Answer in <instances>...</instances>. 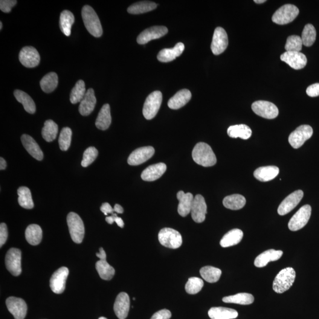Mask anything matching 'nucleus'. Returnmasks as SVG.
<instances>
[{
  "label": "nucleus",
  "instance_id": "obj_46",
  "mask_svg": "<svg viewBox=\"0 0 319 319\" xmlns=\"http://www.w3.org/2000/svg\"><path fill=\"white\" fill-rule=\"evenodd\" d=\"M303 45L310 47L312 46L316 39V29L312 25L307 24L304 27L301 37Z\"/></svg>",
  "mask_w": 319,
  "mask_h": 319
},
{
  "label": "nucleus",
  "instance_id": "obj_31",
  "mask_svg": "<svg viewBox=\"0 0 319 319\" xmlns=\"http://www.w3.org/2000/svg\"><path fill=\"white\" fill-rule=\"evenodd\" d=\"M208 315L211 319H234L239 316L236 310L227 307H213L208 312Z\"/></svg>",
  "mask_w": 319,
  "mask_h": 319
},
{
  "label": "nucleus",
  "instance_id": "obj_44",
  "mask_svg": "<svg viewBox=\"0 0 319 319\" xmlns=\"http://www.w3.org/2000/svg\"><path fill=\"white\" fill-rule=\"evenodd\" d=\"M58 133V126L53 120L45 121L42 131V137L46 141L52 142L56 139Z\"/></svg>",
  "mask_w": 319,
  "mask_h": 319
},
{
  "label": "nucleus",
  "instance_id": "obj_36",
  "mask_svg": "<svg viewBox=\"0 0 319 319\" xmlns=\"http://www.w3.org/2000/svg\"><path fill=\"white\" fill-rule=\"evenodd\" d=\"M75 22V17L73 13L69 10H64L60 14V28L62 33L66 36H69L71 34L72 25Z\"/></svg>",
  "mask_w": 319,
  "mask_h": 319
},
{
  "label": "nucleus",
  "instance_id": "obj_55",
  "mask_svg": "<svg viewBox=\"0 0 319 319\" xmlns=\"http://www.w3.org/2000/svg\"><path fill=\"white\" fill-rule=\"evenodd\" d=\"M101 211H102V213H104L105 215H108V214H114L115 213L114 209H113L111 205H110L108 203H104L101 206Z\"/></svg>",
  "mask_w": 319,
  "mask_h": 319
},
{
  "label": "nucleus",
  "instance_id": "obj_43",
  "mask_svg": "<svg viewBox=\"0 0 319 319\" xmlns=\"http://www.w3.org/2000/svg\"><path fill=\"white\" fill-rule=\"evenodd\" d=\"M96 268L100 276L104 280H111L115 274V269L106 260H100L96 263Z\"/></svg>",
  "mask_w": 319,
  "mask_h": 319
},
{
  "label": "nucleus",
  "instance_id": "obj_29",
  "mask_svg": "<svg viewBox=\"0 0 319 319\" xmlns=\"http://www.w3.org/2000/svg\"><path fill=\"white\" fill-rule=\"evenodd\" d=\"M279 172V169L277 166H264L255 170L254 176L258 181L266 182L271 181L276 178Z\"/></svg>",
  "mask_w": 319,
  "mask_h": 319
},
{
  "label": "nucleus",
  "instance_id": "obj_17",
  "mask_svg": "<svg viewBox=\"0 0 319 319\" xmlns=\"http://www.w3.org/2000/svg\"><path fill=\"white\" fill-rule=\"evenodd\" d=\"M280 59L295 70L304 68L307 63L306 56L301 52H286L281 55Z\"/></svg>",
  "mask_w": 319,
  "mask_h": 319
},
{
  "label": "nucleus",
  "instance_id": "obj_33",
  "mask_svg": "<svg viewBox=\"0 0 319 319\" xmlns=\"http://www.w3.org/2000/svg\"><path fill=\"white\" fill-rule=\"evenodd\" d=\"M14 95L17 101L23 104L26 112L31 114L35 113L36 110V104L30 96L26 94V92L19 89L14 91Z\"/></svg>",
  "mask_w": 319,
  "mask_h": 319
},
{
  "label": "nucleus",
  "instance_id": "obj_10",
  "mask_svg": "<svg viewBox=\"0 0 319 319\" xmlns=\"http://www.w3.org/2000/svg\"><path fill=\"white\" fill-rule=\"evenodd\" d=\"M252 109L255 114L266 119L275 118L279 111L273 103L266 101H258L252 104Z\"/></svg>",
  "mask_w": 319,
  "mask_h": 319
},
{
  "label": "nucleus",
  "instance_id": "obj_37",
  "mask_svg": "<svg viewBox=\"0 0 319 319\" xmlns=\"http://www.w3.org/2000/svg\"><path fill=\"white\" fill-rule=\"evenodd\" d=\"M223 206L226 208L231 210H239L244 207L246 204L245 197L239 194H234L225 197L223 201Z\"/></svg>",
  "mask_w": 319,
  "mask_h": 319
},
{
  "label": "nucleus",
  "instance_id": "obj_50",
  "mask_svg": "<svg viewBox=\"0 0 319 319\" xmlns=\"http://www.w3.org/2000/svg\"><path fill=\"white\" fill-rule=\"evenodd\" d=\"M98 155V152L94 147L88 148L83 153V160L81 165L83 167H86L91 164L95 160Z\"/></svg>",
  "mask_w": 319,
  "mask_h": 319
},
{
  "label": "nucleus",
  "instance_id": "obj_32",
  "mask_svg": "<svg viewBox=\"0 0 319 319\" xmlns=\"http://www.w3.org/2000/svg\"><path fill=\"white\" fill-rule=\"evenodd\" d=\"M243 236V232L239 229H234L228 232L223 237L220 244L223 248L239 244L241 241Z\"/></svg>",
  "mask_w": 319,
  "mask_h": 319
},
{
  "label": "nucleus",
  "instance_id": "obj_45",
  "mask_svg": "<svg viewBox=\"0 0 319 319\" xmlns=\"http://www.w3.org/2000/svg\"><path fill=\"white\" fill-rule=\"evenodd\" d=\"M85 84L82 80H78L72 89L70 101L72 104L80 103L86 94Z\"/></svg>",
  "mask_w": 319,
  "mask_h": 319
},
{
  "label": "nucleus",
  "instance_id": "obj_21",
  "mask_svg": "<svg viewBox=\"0 0 319 319\" xmlns=\"http://www.w3.org/2000/svg\"><path fill=\"white\" fill-rule=\"evenodd\" d=\"M130 307V300L126 292H122L118 295L114 303V310L119 319L127 318Z\"/></svg>",
  "mask_w": 319,
  "mask_h": 319
},
{
  "label": "nucleus",
  "instance_id": "obj_54",
  "mask_svg": "<svg viewBox=\"0 0 319 319\" xmlns=\"http://www.w3.org/2000/svg\"><path fill=\"white\" fill-rule=\"evenodd\" d=\"M307 94L310 97H316L319 96V83H315L310 85L306 89Z\"/></svg>",
  "mask_w": 319,
  "mask_h": 319
},
{
  "label": "nucleus",
  "instance_id": "obj_16",
  "mask_svg": "<svg viewBox=\"0 0 319 319\" xmlns=\"http://www.w3.org/2000/svg\"><path fill=\"white\" fill-rule=\"evenodd\" d=\"M155 150L152 146L138 148L133 152L128 159V163L131 166H138L152 158Z\"/></svg>",
  "mask_w": 319,
  "mask_h": 319
},
{
  "label": "nucleus",
  "instance_id": "obj_23",
  "mask_svg": "<svg viewBox=\"0 0 319 319\" xmlns=\"http://www.w3.org/2000/svg\"><path fill=\"white\" fill-rule=\"evenodd\" d=\"M194 198L195 197L190 193H185L183 191H179L177 194V198L179 201L178 211L180 215L185 217L190 213Z\"/></svg>",
  "mask_w": 319,
  "mask_h": 319
},
{
  "label": "nucleus",
  "instance_id": "obj_48",
  "mask_svg": "<svg viewBox=\"0 0 319 319\" xmlns=\"http://www.w3.org/2000/svg\"><path fill=\"white\" fill-rule=\"evenodd\" d=\"M72 135V132L70 128L65 127L61 130L59 138V144L61 150L67 151L70 147Z\"/></svg>",
  "mask_w": 319,
  "mask_h": 319
},
{
  "label": "nucleus",
  "instance_id": "obj_58",
  "mask_svg": "<svg viewBox=\"0 0 319 319\" xmlns=\"http://www.w3.org/2000/svg\"><path fill=\"white\" fill-rule=\"evenodd\" d=\"M115 222L117 223V224L118 225V227H120V228H123L124 226V223L123 222V219L121 218V217L117 216L115 217Z\"/></svg>",
  "mask_w": 319,
  "mask_h": 319
},
{
  "label": "nucleus",
  "instance_id": "obj_63",
  "mask_svg": "<svg viewBox=\"0 0 319 319\" xmlns=\"http://www.w3.org/2000/svg\"><path fill=\"white\" fill-rule=\"evenodd\" d=\"M98 319H107L106 318H104V317H101V318H99Z\"/></svg>",
  "mask_w": 319,
  "mask_h": 319
},
{
  "label": "nucleus",
  "instance_id": "obj_47",
  "mask_svg": "<svg viewBox=\"0 0 319 319\" xmlns=\"http://www.w3.org/2000/svg\"><path fill=\"white\" fill-rule=\"evenodd\" d=\"M204 283L201 278L198 277H191L188 280L186 284V292L188 294H196L201 292L204 287Z\"/></svg>",
  "mask_w": 319,
  "mask_h": 319
},
{
  "label": "nucleus",
  "instance_id": "obj_49",
  "mask_svg": "<svg viewBox=\"0 0 319 319\" xmlns=\"http://www.w3.org/2000/svg\"><path fill=\"white\" fill-rule=\"evenodd\" d=\"M303 42L301 37L297 35L289 36L287 39L285 49L286 52H300L303 47Z\"/></svg>",
  "mask_w": 319,
  "mask_h": 319
},
{
  "label": "nucleus",
  "instance_id": "obj_3",
  "mask_svg": "<svg viewBox=\"0 0 319 319\" xmlns=\"http://www.w3.org/2000/svg\"><path fill=\"white\" fill-rule=\"evenodd\" d=\"M295 278L294 269L288 267L282 269L275 277L272 289L277 293H283L292 286Z\"/></svg>",
  "mask_w": 319,
  "mask_h": 319
},
{
  "label": "nucleus",
  "instance_id": "obj_51",
  "mask_svg": "<svg viewBox=\"0 0 319 319\" xmlns=\"http://www.w3.org/2000/svg\"><path fill=\"white\" fill-rule=\"evenodd\" d=\"M17 4L16 0H1L0 1V9L2 12L10 13L11 9Z\"/></svg>",
  "mask_w": 319,
  "mask_h": 319
},
{
  "label": "nucleus",
  "instance_id": "obj_26",
  "mask_svg": "<svg viewBox=\"0 0 319 319\" xmlns=\"http://www.w3.org/2000/svg\"><path fill=\"white\" fill-rule=\"evenodd\" d=\"M185 50V45L183 43H177L175 47L171 49H164L159 52L158 59L161 62H170L182 54Z\"/></svg>",
  "mask_w": 319,
  "mask_h": 319
},
{
  "label": "nucleus",
  "instance_id": "obj_39",
  "mask_svg": "<svg viewBox=\"0 0 319 319\" xmlns=\"http://www.w3.org/2000/svg\"><path fill=\"white\" fill-rule=\"evenodd\" d=\"M222 301L224 303L239 304L240 305H249L254 302V297L251 294L242 292L236 295L223 298Z\"/></svg>",
  "mask_w": 319,
  "mask_h": 319
},
{
  "label": "nucleus",
  "instance_id": "obj_52",
  "mask_svg": "<svg viewBox=\"0 0 319 319\" xmlns=\"http://www.w3.org/2000/svg\"><path fill=\"white\" fill-rule=\"evenodd\" d=\"M8 237V231L6 224L1 223L0 225V246L4 244Z\"/></svg>",
  "mask_w": 319,
  "mask_h": 319
},
{
  "label": "nucleus",
  "instance_id": "obj_6",
  "mask_svg": "<svg viewBox=\"0 0 319 319\" xmlns=\"http://www.w3.org/2000/svg\"><path fill=\"white\" fill-rule=\"evenodd\" d=\"M163 100V95L160 91H155L150 94L145 101L143 113L145 118L152 120L158 114Z\"/></svg>",
  "mask_w": 319,
  "mask_h": 319
},
{
  "label": "nucleus",
  "instance_id": "obj_20",
  "mask_svg": "<svg viewBox=\"0 0 319 319\" xmlns=\"http://www.w3.org/2000/svg\"><path fill=\"white\" fill-rule=\"evenodd\" d=\"M190 213L191 217L196 223H202L205 220L206 214L207 213V205L202 195H197L194 198Z\"/></svg>",
  "mask_w": 319,
  "mask_h": 319
},
{
  "label": "nucleus",
  "instance_id": "obj_4",
  "mask_svg": "<svg viewBox=\"0 0 319 319\" xmlns=\"http://www.w3.org/2000/svg\"><path fill=\"white\" fill-rule=\"evenodd\" d=\"M67 222L72 239L77 243L82 242L85 235V228L82 219L76 213H71L68 214Z\"/></svg>",
  "mask_w": 319,
  "mask_h": 319
},
{
  "label": "nucleus",
  "instance_id": "obj_41",
  "mask_svg": "<svg viewBox=\"0 0 319 319\" xmlns=\"http://www.w3.org/2000/svg\"><path fill=\"white\" fill-rule=\"evenodd\" d=\"M19 204L23 208L31 210L34 207L30 190L27 187H20L17 190Z\"/></svg>",
  "mask_w": 319,
  "mask_h": 319
},
{
  "label": "nucleus",
  "instance_id": "obj_25",
  "mask_svg": "<svg viewBox=\"0 0 319 319\" xmlns=\"http://www.w3.org/2000/svg\"><path fill=\"white\" fill-rule=\"evenodd\" d=\"M97 99H96L94 90L89 88L86 91L85 97L80 103L79 111L83 116H88L94 111Z\"/></svg>",
  "mask_w": 319,
  "mask_h": 319
},
{
  "label": "nucleus",
  "instance_id": "obj_1",
  "mask_svg": "<svg viewBox=\"0 0 319 319\" xmlns=\"http://www.w3.org/2000/svg\"><path fill=\"white\" fill-rule=\"evenodd\" d=\"M192 158L195 163L204 167H211L217 160L212 148L207 143H199L193 150Z\"/></svg>",
  "mask_w": 319,
  "mask_h": 319
},
{
  "label": "nucleus",
  "instance_id": "obj_34",
  "mask_svg": "<svg viewBox=\"0 0 319 319\" xmlns=\"http://www.w3.org/2000/svg\"><path fill=\"white\" fill-rule=\"evenodd\" d=\"M227 133L231 138H240L243 140H248L252 135L251 129L245 124L231 126L228 128Z\"/></svg>",
  "mask_w": 319,
  "mask_h": 319
},
{
  "label": "nucleus",
  "instance_id": "obj_38",
  "mask_svg": "<svg viewBox=\"0 0 319 319\" xmlns=\"http://www.w3.org/2000/svg\"><path fill=\"white\" fill-rule=\"evenodd\" d=\"M58 85L57 75L54 72L46 74L40 82L42 91L45 93H51L54 91Z\"/></svg>",
  "mask_w": 319,
  "mask_h": 319
},
{
  "label": "nucleus",
  "instance_id": "obj_9",
  "mask_svg": "<svg viewBox=\"0 0 319 319\" xmlns=\"http://www.w3.org/2000/svg\"><path fill=\"white\" fill-rule=\"evenodd\" d=\"M312 213V208L306 205L300 208L296 213L290 220L289 228L292 231L301 230L308 223Z\"/></svg>",
  "mask_w": 319,
  "mask_h": 319
},
{
  "label": "nucleus",
  "instance_id": "obj_30",
  "mask_svg": "<svg viewBox=\"0 0 319 319\" xmlns=\"http://www.w3.org/2000/svg\"><path fill=\"white\" fill-rule=\"evenodd\" d=\"M111 109L109 104H105L101 109L95 122V126L98 129L106 130L111 124Z\"/></svg>",
  "mask_w": 319,
  "mask_h": 319
},
{
  "label": "nucleus",
  "instance_id": "obj_14",
  "mask_svg": "<svg viewBox=\"0 0 319 319\" xmlns=\"http://www.w3.org/2000/svg\"><path fill=\"white\" fill-rule=\"evenodd\" d=\"M68 268L63 266L54 272L50 280L52 291L56 294H61L65 291L66 281L69 275Z\"/></svg>",
  "mask_w": 319,
  "mask_h": 319
},
{
  "label": "nucleus",
  "instance_id": "obj_13",
  "mask_svg": "<svg viewBox=\"0 0 319 319\" xmlns=\"http://www.w3.org/2000/svg\"><path fill=\"white\" fill-rule=\"evenodd\" d=\"M228 45V37L227 32L222 27L216 28L211 44V50L213 53L214 55L222 53L227 48Z\"/></svg>",
  "mask_w": 319,
  "mask_h": 319
},
{
  "label": "nucleus",
  "instance_id": "obj_35",
  "mask_svg": "<svg viewBox=\"0 0 319 319\" xmlns=\"http://www.w3.org/2000/svg\"><path fill=\"white\" fill-rule=\"evenodd\" d=\"M26 239L32 245H39L42 241L43 233L40 226L36 224L29 225L26 229Z\"/></svg>",
  "mask_w": 319,
  "mask_h": 319
},
{
  "label": "nucleus",
  "instance_id": "obj_60",
  "mask_svg": "<svg viewBox=\"0 0 319 319\" xmlns=\"http://www.w3.org/2000/svg\"><path fill=\"white\" fill-rule=\"evenodd\" d=\"M7 167V163L3 158H0V169L1 170L5 169Z\"/></svg>",
  "mask_w": 319,
  "mask_h": 319
},
{
  "label": "nucleus",
  "instance_id": "obj_24",
  "mask_svg": "<svg viewBox=\"0 0 319 319\" xmlns=\"http://www.w3.org/2000/svg\"><path fill=\"white\" fill-rule=\"evenodd\" d=\"M283 254L282 251L268 249L260 254L255 260L254 265L257 267H265L269 262H275L280 259Z\"/></svg>",
  "mask_w": 319,
  "mask_h": 319
},
{
  "label": "nucleus",
  "instance_id": "obj_8",
  "mask_svg": "<svg viewBox=\"0 0 319 319\" xmlns=\"http://www.w3.org/2000/svg\"><path fill=\"white\" fill-rule=\"evenodd\" d=\"M313 130L309 125H302L291 133L289 142L292 147L297 149L303 146L304 143L312 137Z\"/></svg>",
  "mask_w": 319,
  "mask_h": 319
},
{
  "label": "nucleus",
  "instance_id": "obj_15",
  "mask_svg": "<svg viewBox=\"0 0 319 319\" xmlns=\"http://www.w3.org/2000/svg\"><path fill=\"white\" fill-rule=\"evenodd\" d=\"M303 191L301 190L295 191L291 193L281 203L278 208V213L281 216H284L291 213L299 204L303 199Z\"/></svg>",
  "mask_w": 319,
  "mask_h": 319
},
{
  "label": "nucleus",
  "instance_id": "obj_53",
  "mask_svg": "<svg viewBox=\"0 0 319 319\" xmlns=\"http://www.w3.org/2000/svg\"><path fill=\"white\" fill-rule=\"evenodd\" d=\"M172 317V313L169 310L163 309L154 314L151 319H170Z\"/></svg>",
  "mask_w": 319,
  "mask_h": 319
},
{
  "label": "nucleus",
  "instance_id": "obj_40",
  "mask_svg": "<svg viewBox=\"0 0 319 319\" xmlns=\"http://www.w3.org/2000/svg\"><path fill=\"white\" fill-rule=\"evenodd\" d=\"M158 5L154 2L141 1L136 2L128 8L127 11L132 14H140L149 12L157 8Z\"/></svg>",
  "mask_w": 319,
  "mask_h": 319
},
{
  "label": "nucleus",
  "instance_id": "obj_2",
  "mask_svg": "<svg viewBox=\"0 0 319 319\" xmlns=\"http://www.w3.org/2000/svg\"><path fill=\"white\" fill-rule=\"evenodd\" d=\"M82 17L84 25L89 33L95 37L103 35L102 25L97 13L89 5H85L82 9Z\"/></svg>",
  "mask_w": 319,
  "mask_h": 319
},
{
  "label": "nucleus",
  "instance_id": "obj_61",
  "mask_svg": "<svg viewBox=\"0 0 319 319\" xmlns=\"http://www.w3.org/2000/svg\"><path fill=\"white\" fill-rule=\"evenodd\" d=\"M266 1V0H255L254 2L255 3L257 4H262L264 3V2H265Z\"/></svg>",
  "mask_w": 319,
  "mask_h": 319
},
{
  "label": "nucleus",
  "instance_id": "obj_56",
  "mask_svg": "<svg viewBox=\"0 0 319 319\" xmlns=\"http://www.w3.org/2000/svg\"><path fill=\"white\" fill-rule=\"evenodd\" d=\"M96 255H97V257L99 258L100 260H106V255L105 251L104 250V249L103 248H100L99 253H97Z\"/></svg>",
  "mask_w": 319,
  "mask_h": 319
},
{
  "label": "nucleus",
  "instance_id": "obj_5",
  "mask_svg": "<svg viewBox=\"0 0 319 319\" xmlns=\"http://www.w3.org/2000/svg\"><path fill=\"white\" fill-rule=\"evenodd\" d=\"M299 14L298 8L292 4H286L275 11L272 17V22L279 25L289 24Z\"/></svg>",
  "mask_w": 319,
  "mask_h": 319
},
{
  "label": "nucleus",
  "instance_id": "obj_11",
  "mask_svg": "<svg viewBox=\"0 0 319 319\" xmlns=\"http://www.w3.org/2000/svg\"><path fill=\"white\" fill-rule=\"evenodd\" d=\"M22 252L19 249L11 248L5 257V265L10 273L18 276L22 273Z\"/></svg>",
  "mask_w": 319,
  "mask_h": 319
},
{
  "label": "nucleus",
  "instance_id": "obj_57",
  "mask_svg": "<svg viewBox=\"0 0 319 319\" xmlns=\"http://www.w3.org/2000/svg\"><path fill=\"white\" fill-rule=\"evenodd\" d=\"M117 216V214L114 213L112 214V216L106 217V222L108 223L109 224H112L115 222V217Z\"/></svg>",
  "mask_w": 319,
  "mask_h": 319
},
{
  "label": "nucleus",
  "instance_id": "obj_19",
  "mask_svg": "<svg viewBox=\"0 0 319 319\" xmlns=\"http://www.w3.org/2000/svg\"><path fill=\"white\" fill-rule=\"evenodd\" d=\"M168 29L165 26H154L146 29L137 37L138 44L145 45L151 40L158 39L166 35Z\"/></svg>",
  "mask_w": 319,
  "mask_h": 319
},
{
  "label": "nucleus",
  "instance_id": "obj_62",
  "mask_svg": "<svg viewBox=\"0 0 319 319\" xmlns=\"http://www.w3.org/2000/svg\"><path fill=\"white\" fill-rule=\"evenodd\" d=\"M2 28V23L1 22H0V29H1V30Z\"/></svg>",
  "mask_w": 319,
  "mask_h": 319
},
{
  "label": "nucleus",
  "instance_id": "obj_28",
  "mask_svg": "<svg viewBox=\"0 0 319 319\" xmlns=\"http://www.w3.org/2000/svg\"><path fill=\"white\" fill-rule=\"evenodd\" d=\"M191 94L189 90L182 89L171 98L168 106L172 109H178L186 105L191 100Z\"/></svg>",
  "mask_w": 319,
  "mask_h": 319
},
{
  "label": "nucleus",
  "instance_id": "obj_59",
  "mask_svg": "<svg viewBox=\"0 0 319 319\" xmlns=\"http://www.w3.org/2000/svg\"><path fill=\"white\" fill-rule=\"evenodd\" d=\"M115 213H123L124 210L123 207L121 205L118 204H116L114 208Z\"/></svg>",
  "mask_w": 319,
  "mask_h": 319
},
{
  "label": "nucleus",
  "instance_id": "obj_18",
  "mask_svg": "<svg viewBox=\"0 0 319 319\" xmlns=\"http://www.w3.org/2000/svg\"><path fill=\"white\" fill-rule=\"evenodd\" d=\"M8 311L15 319H24L27 314V307L25 300L15 297H8L6 300Z\"/></svg>",
  "mask_w": 319,
  "mask_h": 319
},
{
  "label": "nucleus",
  "instance_id": "obj_27",
  "mask_svg": "<svg viewBox=\"0 0 319 319\" xmlns=\"http://www.w3.org/2000/svg\"><path fill=\"white\" fill-rule=\"evenodd\" d=\"M21 140L23 146L27 152L37 160L41 161L43 159V153L38 145L31 136L23 134Z\"/></svg>",
  "mask_w": 319,
  "mask_h": 319
},
{
  "label": "nucleus",
  "instance_id": "obj_42",
  "mask_svg": "<svg viewBox=\"0 0 319 319\" xmlns=\"http://www.w3.org/2000/svg\"><path fill=\"white\" fill-rule=\"evenodd\" d=\"M200 274L205 281L210 283L217 282L221 276L222 271L212 266H206L200 270Z\"/></svg>",
  "mask_w": 319,
  "mask_h": 319
},
{
  "label": "nucleus",
  "instance_id": "obj_22",
  "mask_svg": "<svg viewBox=\"0 0 319 319\" xmlns=\"http://www.w3.org/2000/svg\"><path fill=\"white\" fill-rule=\"evenodd\" d=\"M166 165L163 163L153 164L146 168L141 173V179L144 181L153 182L161 178L166 172Z\"/></svg>",
  "mask_w": 319,
  "mask_h": 319
},
{
  "label": "nucleus",
  "instance_id": "obj_7",
  "mask_svg": "<svg viewBox=\"0 0 319 319\" xmlns=\"http://www.w3.org/2000/svg\"><path fill=\"white\" fill-rule=\"evenodd\" d=\"M160 243L165 247L179 248L182 244V237L178 231L169 228H165L159 232Z\"/></svg>",
  "mask_w": 319,
  "mask_h": 319
},
{
  "label": "nucleus",
  "instance_id": "obj_12",
  "mask_svg": "<svg viewBox=\"0 0 319 319\" xmlns=\"http://www.w3.org/2000/svg\"><path fill=\"white\" fill-rule=\"evenodd\" d=\"M19 60L25 67L33 68L39 65L40 56L35 48L32 46H26L20 52Z\"/></svg>",
  "mask_w": 319,
  "mask_h": 319
}]
</instances>
